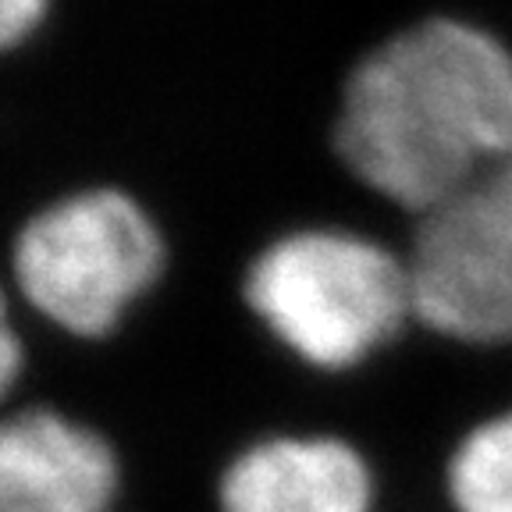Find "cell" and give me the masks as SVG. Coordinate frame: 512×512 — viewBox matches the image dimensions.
<instances>
[{"label":"cell","instance_id":"6da1fadb","mask_svg":"<svg viewBox=\"0 0 512 512\" xmlns=\"http://www.w3.org/2000/svg\"><path fill=\"white\" fill-rule=\"evenodd\" d=\"M328 146L342 175L406 224L512 160V36L470 11H420L352 57Z\"/></svg>","mask_w":512,"mask_h":512},{"label":"cell","instance_id":"7a4b0ae2","mask_svg":"<svg viewBox=\"0 0 512 512\" xmlns=\"http://www.w3.org/2000/svg\"><path fill=\"white\" fill-rule=\"evenodd\" d=\"M239 303L292 367L345 381L413 335L402 242L345 221H299L246 256Z\"/></svg>","mask_w":512,"mask_h":512},{"label":"cell","instance_id":"3957f363","mask_svg":"<svg viewBox=\"0 0 512 512\" xmlns=\"http://www.w3.org/2000/svg\"><path fill=\"white\" fill-rule=\"evenodd\" d=\"M160 214L121 182L61 189L15 224L4 281L29 324L75 345L118 338L171 274Z\"/></svg>","mask_w":512,"mask_h":512},{"label":"cell","instance_id":"277c9868","mask_svg":"<svg viewBox=\"0 0 512 512\" xmlns=\"http://www.w3.org/2000/svg\"><path fill=\"white\" fill-rule=\"evenodd\" d=\"M413 331L473 356L512 352V228L484 189L409 224Z\"/></svg>","mask_w":512,"mask_h":512},{"label":"cell","instance_id":"5b68a950","mask_svg":"<svg viewBox=\"0 0 512 512\" xmlns=\"http://www.w3.org/2000/svg\"><path fill=\"white\" fill-rule=\"evenodd\" d=\"M214 512H384L374 452L335 427H271L221 459Z\"/></svg>","mask_w":512,"mask_h":512},{"label":"cell","instance_id":"8992f818","mask_svg":"<svg viewBox=\"0 0 512 512\" xmlns=\"http://www.w3.org/2000/svg\"><path fill=\"white\" fill-rule=\"evenodd\" d=\"M125 452L104 427L57 402L0 409V512H121Z\"/></svg>","mask_w":512,"mask_h":512},{"label":"cell","instance_id":"52a82bcc","mask_svg":"<svg viewBox=\"0 0 512 512\" xmlns=\"http://www.w3.org/2000/svg\"><path fill=\"white\" fill-rule=\"evenodd\" d=\"M445 512H512V399L470 416L441 452Z\"/></svg>","mask_w":512,"mask_h":512},{"label":"cell","instance_id":"ba28073f","mask_svg":"<svg viewBox=\"0 0 512 512\" xmlns=\"http://www.w3.org/2000/svg\"><path fill=\"white\" fill-rule=\"evenodd\" d=\"M29 320L18 306L15 292L0 271V409L22 399V384L29 374Z\"/></svg>","mask_w":512,"mask_h":512},{"label":"cell","instance_id":"9c48e42d","mask_svg":"<svg viewBox=\"0 0 512 512\" xmlns=\"http://www.w3.org/2000/svg\"><path fill=\"white\" fill-rule=\"evenodd\" d=\"M480 189H484V196L491 200V207L502 214V221L512 228V160L509 164H502V168H498L488 182L480 185Z\"/></svg>","mask_w":512,"mask_h":512}]
</instances>
